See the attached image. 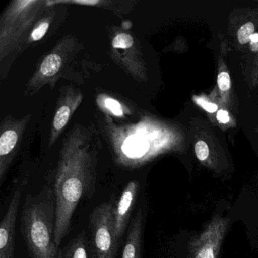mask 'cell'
Masks as SVG:
<instances>
[{"label":"cell","mask_w":258,"mask_h":258,"mask_svg":"<svg viewBox=\"0 0 258 258\" xmlns=\"http://www.w3.org/2000/svg\"><path fill=\"white\" fill-rule=\"evenodd\" d=\"M93 172L87 157L68 155L61 162L55 181V241L59 247L70 230L82 198L93 191Z\"/></svg>","instance_id":"6da1fadb"},{"label":"cell","mask_w":258,"mask_h":258,"mask_svg":"<svg viewBox=\"0 0 258 258\" xmlns=\"http://www.w3.org/2000/svg\"><path fill=\"white\" fill-rule=\"evenodd\" d=\"M55 198L45 187L38 194L28 195L22 208L21 229L31 258H56L55 241Z\"/></svg>","instance_id":"7a4b0ae2"},{"label":"cell","mask_w":258,"mask_h":258,"mask_svg":"<svg viewBox=\"0 0 258 258\" xmlns=\"http://www.w3.org/2000/svg\"><path fill=\"white\" fill-rule=\"evenodd\" d=\"M114 203L105 202L96 207L89 218V248L91 258H116L120 243L114 228Z\"/></svg>","instance_id":"3957f363"},{"label":"cell","mask_w":258,"mask_h":258,"mask_svg":"<svg viewBox=\"0 0 258 258\" xmlns=\"http://www.w3.org/2000/svg\"><path fill=\"white\" fill-rule=\"evenodd\" d=\"M229 220L215 215L199 235L190 241L188 258H218Z\"/></svg>","instance_id":"277c9868"},{"label":"cell","mask_w":258,"mask_h":258,"mask_svg":"<svg viewBox=\"0 0 258 258\" xmlns=\"http://www.w3.org/2000/svg\"><path fill=\"white\" fill-rule=\"evenodd\" d=\"M22 190V186L16 188L0 224V258H15L16 221Z\"/></svg>","instance_id":"5b68a950"},{"label":"cell","mask_w":258,"mask_h":258,"mask_svg":"<svg viewBox=\"0 0 258 258\" xmlns=\"http://www.w3.org/2000/svg\"><path fill=\"white\" fill-rule=\"evenodd\" d=\"M140 188V184L137 181H131L122 191L117 203L114 204L113 211L114 228L117 239L120 243L128 228Z\"/></svg>","instance_id":"8992f818"},{"label":"cell","mask_w":258,"mask_h":258,"mask_svg":"<svg viewBox=\"0 0 258 258\" xmlns=\"http://www.w3.org/2000/svg\"><path fill=\"white\" fill-rule=\"evenodd\" d=\"M143 223V210L140 208L133 217L128 227L122 258H142Z\"/></svg>","instance_id":"52a82bcc"},{"label":"cell","mask_w":258,"mask_h":258,"mask_svg":"<svg viewBox=\"0 0 258 258\" xmlns=\"http://www.w3.org/2000/svg\"><path fill=\"white\" fill-rule=\"evenodd\" d=\"M89 241L87 232L82 231L63 248L58 249L56 258H88Z\"/></svg>","instance_id":"ba28073f"},{"label":"cell","mask_w":258,"mask_h":258,"mask_svg":"<svg viewBox=\"0 0 258 258\" xmlns=\"http://www.w3.org/2000/svg\"><path fill=\"white\" fill-rule=\"evenodd\" d=\"M61 66V58L56 54H51L43 60L40 67L41 73L46 77L54 76Z\"/></svg>","instance_id":"9c48e42d"},{"label":"cell","mask_w":258,"mask_h":258,"mask_svg":"<svg viewBox=\"0 0 258 258\" xmlns=\"http://www.w3.org/2000/svg\"><path fill=\"white\" fill-rule=\"evenodd\" d=\"M123 152L130 157L141 156L146 152V146L138 139H128L123 144Z\"/></svg>","instance_id":"30bf717a"},{"label":"cell","mask_w":258,"mask_h":258,"mask_svg":"<svg viewBox=\"0 0 258 258\" xmlns=\"http://www.w3.org/2000/svg\"><path fill=\"white\" fill-rule=\"evenodd\" d=\"M71 115V108L69 106L61 107L55 114L53 120V127L56 131H61L69 122Z\"/></svg>","instance_id":"8fae6325"},{"label":"cell","mask_w":258,"mask_h":258,"mask_svg":"<svg viewBox=\"0 0 258 258\" xmlns=\"http://www.w3.org/2000/svg\"><path fill=\"white\" fill-rule=\"evenodd\" d=\"M132 36L127 34H120L116 36L112 41V46L115 49H128L134 45Z\"/></svg>","instance_id":"7c38bea8"},{"label":"cell","mask_w":258,"mask_h":258,"mask_svg":"<svg viewBox=\"0 0 258 258\" xmlns=\"http://www.w3.org/2000/svg\"><path fill=\"white\" fill-rule=\"evenodd\" d=\"M253 32H254V26L251 22H248L241 26L238 32V39L239 43L241 44H246L248 43Z\"/></svg>","instance_id":"4fadbf2b"},{"label":"cell","mask_w":258,"mask_h":258,"mask_svg":"<svg viewBox=\"0 0 258 258\" xmlns=\"http://www.w3.org/2000/svg\"><path fill=\"white\" fill-rule=\"evenodd\" d=\"M195 150H196V156L199 161H205L209 156V149H208V145L202 140L196 143Z\"/></svg>","instance_id":"5bb4252c"},{"label":"cell","mask_w":258,"mask_h":258,"mask_svg":"<svg viewBox=\"0 0 258 258\" xmlns=\"http://www.w3.org/2000/svg\"><path fill=\"white\" fill-rule=\"evenodd\" d=\"M217 84L222 91H227L231 87V80L227 72H220L217 77Z\"/></svg>","instance_id":"9a60e30c"},{"label":"cell","mask_w":258,"mask_h":258,"mask_svg":"<svg viewBox=\"0 0 258 258\" xmlns=\"http://www.w3.org/2000/svg\"><path fill=\"white\" fill-rule=\"evenodd\" d=\"M49 25L47 22L40 24L31 34V38L34 41H39L41 40L49 29Z\"/></svg>","instance_id":"2e32d148"},{"label":"cell","mask_w":258,"mask_h":258,"mask_svg":"<svg viewBox=\"0 0 258 258\" xmlns=\"http://www.w3.org/2000/svg\"><path fill=\"white\" fill-rule=\"evenodd\" d=\"M105 106L109 111H111L114 115L121 116L123 114L121 105H120L117 101L112 99H107L105 100Z\"/></svg>","instance_id":"e0dca14e"},{"label":"cell","mask_w":258,"mask_h":258,"mask_svg":"<svg viewBox=\"0 0 258 258\" xmlns=\"http://www.w3.org/2000/svg\"><path fill=\"white\" fill-rule=\"evenodd\" d=\"M198 105H200L201 107L206 110L207 111L210 113H214L217 111V106L214 104L211 103V102H207L206 100L203 99H197Z\"/></svg>","instance_id":"ac0fdd59"},{"label":"cell","mask_w":258,"mask_h":258,"mask_svg":"<svg viewBox=\"0 0 258 258\" xmlns=\"http://www.w3.org/2000/svg\"><path fill=\"white\" fill-rule=\"evenodd\" d=\"M217 118L220 123H228L229 120V114L227 111L220 110L217 112Z\"/></svg>","instance_id":"d6986e66"},{"label":"cell","mask_w":258,"mask_h":258,"mask_svg":"<svg viewBox=\"0 0 258 258\" xmlns=\"http://www.w3.org/2000/svg\"><path fill=\"white\" fill-rule=\"evenodd\" d=\"M250 41L251 42V44H256L258 43V34H253V35L250 37Z\"/></svg>","instance_id":"ffe728a7"}]
</instances>
